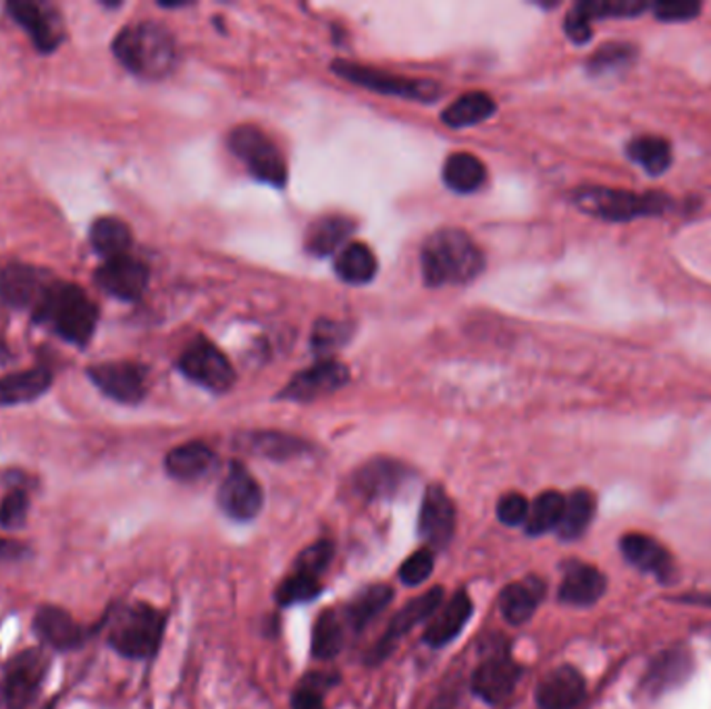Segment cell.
I'll return each mask as SVG.
<instances>
[{"label": "cell", "instance_id": "cell-1", "mask_svg": "<svg viewBox=\"0 0 711 709\" xmlns=\"http://www.w3.org/2000/svg\"><path fill=\"white\" fill-rule=\"evenodd\" d=\"M421 264L431 288L464 286L483 271L485 257L464 231L441 229L422 246Z\"/></svg>", "mask_w": 711, "mask_h": 709}, {"label": "cell", "instance_id": "cell-2", "mask_svg": "<svg viewBox=\"0 0 711 709\" xmlns=\"http://www.w3.org/2000/svg\"><path fill=\"white\" fill-rule=\"evenodd\" d=\"M32 314L33 322L47 324L59 338L81 348L92 339L97 329V304L73 283H50Z\"/></svg>", "mask_w": 711, "mask_h": 709}, {"label": "cell", "instance_id": "cell-3", "mask_svg": "<svg viewBox=\"0 0 711 709\" xmlns=\"http://www.w3.org/2000/svg\"><path fill=\"white\" fill-rule=\"evenodd\" d=\"M113 52L123 67L144 80H161L178 59L173 36L154 21L123 28L114 38Z\"/></svg>", "mask_w": 711, "mask_h": 709}, {"label": "cell", "instance_id": "cell-4", "mask_svg": "<svg viewBox=\"0 0 711 709\" xmlns=\"http://www.w3.org/2000/svg\"><path fill=\"white\" fill-rule=\"evenodd\" d=\"M164 616L150 606L136 603L117 612L109 630V643L126 658L146 660L159 651Z\"/></svg>", "mask_w": 711, "mask_h": 709}, {"label": "cell", "instance_id": "cell-5", "mask_svg": "<svg viewBox=\"0 0 711 709\" xmlns=\"http://www.w3.org/2000/svg\"><path fill=\"white\" fill-rule=\"evenodd\" d=\"M579 209L605 221H631L641 214H660L670 207V198L663 193H632L610 188H581L574 193Z\"/></svg>", "mask_w": 711, "mask_h": 709}, {"label": "cell", "instance_id": "cell-6", "mask_svg": "<svg viewBox=\"0 0 711 709\" xmlns=\"http://www.w3.org/2000/svg\"><path fill=\"white\" fill-rule=\"evenodd\" d=\"M229 148L248 167V171L254 178L271 186L286 183L288 179L286 159L262 129L254 126H240L233 129L229 136Z\"/></svg>", "mask_w": 711, "mask_h": 709}, {"label": "cell", "instance_id": "cell-7", "mask_svg": "<svg viewBox=\"0 0 711 709\" xmlns=\"http://www.w3.org/2000/svg\"><path fill=\"white\" fill-rule=\"evenodd\" d=\"M49 670L42 651L26 649L17 653L2 670L0 678V709L30 708Z\"/></svg>", "mask_w": 711, "mask_h": 709}, {"label": "cell", "instance_id": "cell-8", "mask_svg": "<svg viewBox=\"0 0 711 709\" xmlns=\"http://www.w3.org/2000/svg\"><path fill=\"white\" fill-rule=\"evenodd\" d=\"M179 371L214 393H223L236 381V371L229 358L207 338L194 339L186 348L179 358Z\"/></svg>", "mask_w": 711, "mask_h": 709}, {"label": "cell", "instance_id": "cell-9", "mask_svg": "<svg viewBox=\"0 0 711 709\" xmlns=\"http://www.w3.org/2000/svg\"><path fill=\"white\" fill-rule=\"evenodd\" d=\"M333 71L356 86H362L372 92L389 94V97L414 98V100L431 102L441 92L435 81L408 80V78L391 76L385 71H377L364 64L348 63V61H336Z\"/></svg>", "mask_w": 711, "mask_h": 709}, {"label": "cell", "instance_id": "cell-10", "mask_svg": "<svg viewBox=\"0 0 711 709\" xmlns=\"http://www.w3.org/2000/svg\"><path fill=\"white\" fill-rule=\"evenodd\" d=\"M7 13L13 17L26 32L30 33L38 52H52L66 40V30L59 11L49 2L33 0H11L7 2Z\"/></svg>", "mask_w": 711, "mask_h": 709}, {"label": "cell", "instance_id": "cell-11", "mask_svg": "<svg viewBox=\"0 0 711 709\" xmlns=\"http://www.w3.org/2000/svg\"><path fill=\"white\" fill-rule=\"evenodd\" d=\"M92 383L114 402L138 403L146 396V369L136 362H104L88 369Z\"/></svg>", "mask_w": 711, "mask_h": 709}, {"label": "cell", "instance_id": "cell-12", "mask_svg": "<svg viewBox=\"0 0 711 709\" xmlns=\"http://www.w3.org/2000/svg\"><path fill=\"white\" fill-rule=\"evenodd\" d=\"M262 489L248 468L233 462L219 487V506L233 520H252L262 508Z\"/></svg>", "mask_w": 711, "mask_h": 709}, {"label": "cell", "instance_id": "cell-13", "mask_svg": "<svg viewBox=\"0 0 711 709\" xmlns=\"http://www.w3.org/2000/svg\"><path fill=\"white\" fill-rule=\"evenodd\" d=\"M443 601V589H431L424 596L417 597L412 601H408L400 612L395 613L389 622L385 635L379 639V643L371 651V661H383L391 656V651L395 649V645L400 643V639L414 629L417 625L424 622L427 618H431L437 610L441 608Z\"/></svg>", "mask_w": 711, "mask_h": 709}, {"label": "cell", "instance_id": "cell-14", "mask_svg": "<svg viewBox=\"0 0 711 709\" xmlns=\"http://www.w3.org/2000/svg\"><path fill=\"white\" fill-rule=\"evenodd\" d=\"M94 279L98 288H102L114 298L136 302L144 296L150 273L142 260L123 254V257L111 258L102 267H98Z\"/></svg>", "mask_w": 711, "mask_h": 709}, {"label": "cell", "instance_id": "cell-15", "mask_svg": "<svg viewBox=\"0 0 711 709\" xmlns=\"http://www.w3.org/2000/svg\"><path fill=\"white\" fill-rule=\"evenodd\" d=\"M348 379H350V372L341 362L323 360L312 369L298 372L279 393V398H286L291 402H312L338 391L348 383Z\"/></svg>", "mask_w": 711, "mask_h": 709}, {"label": "cell", "instance_id": "cell-16", "mask_svg": "<svg viewBox=\"0 0 711 709\" xmlns=\"http://www.w3.org/2000/svg\"><path fill=\"white\" fill-rule=\"evenodd\" d=\"M455 531V508L443 487L431 485L424 491L419 515V532L427 546L443 549L452 541Z\"/></svg>", "mask_w": 711, "mask_h": 709}, {"label": "cell", "instance_id": "cell-17", "mask_svg": "<svg viewBox=\"0 0 711 709\" xmlns=\"http://www.w3.org/2000/svg\"><path fill=\"white\" fill-rule=\"evenodd\" d=\"M47 273L30 264H7L0 271V300L17 310H33L49 290Z\"/></svg>", "mask_w": 711, "mask_h": 709}, {"label": "cell", "instance_id": "cell-18", "mask_svg": "<svg viewBox=\"0 0 711 709\" xmlns=\"http://www.w3.org/2000/svg\"><path fill=\"white\" fill-rule=\"evenodd\" d=\"M522 677V668L505 653L487 658L472 675V691L485 703H501L510 697L518 680Z\"/></svg>", "mask_w": 711, "mask_h": 709}, {"label": "cell", "instance_id": "cell-19", "mask_svg": "<svg viewBox=\"0 0 711 709\" xmlns=\"http://www.w3.org/2000/svg\"><path fill=\"white\" fill-rule=\"evenodd\" d=\"M587 695V682L572 666L551 670L537 687V703L541 709H574Z\"/></svg>", "mask_w": 711, "mask_h": 709}, {"label": "cell", "instance_id": "cell-20", "mask_svg": "<svg viewBox=\"0 0 711 709\" xmlns=\"http://www.w3.org/2000/svg\"><path fill=\"white\" fill-rule=\"evenodd\" d=\"M622 556L637 570L653 575L660 580H670L674 572V560L662 543L643 532H629L620 539Z\"/></svg>", "mask_w": 711, "mask_h": 709}, {"label": "cell", "instance_id": "cell-21", "mask_svg": "<svg viewBox=\"0 0 711 709\" xmlns=\"http://www.w3.org/2000/svg\"><path fill=\"white\" fill-rule=\"evenodd\" d=\"M405 479L408 470L404 465L388 458H377L356 472L354 487L360 496L369 500H388L402 489Z\"/></svg>", "mask_w": 711, "mask_h": 709}, {"label": "cell", "instance_id": "cell-22", "mask_svg": "<svg viewBox=\"0 0 711 709\" xmlns=\"http://www.w3.org/2000/svg\"><path fill=\"white\" fill-rule=\"evenodd\" d=\"M693 670L691 653L684 647H672L660 653L647 668L641 689L647 695H662L682 685Z\"/></svg>", "mask_w": 711, "mask_h": 709}, {"label": "cell", "instance_id": "cell-23", "mask_svg": "<svg viewBox=\"0 0 711 709\" xmlns=\"http://www.w3.org/2000/svg\"><path fill=\"white\" fill-rule=\"evenodd\" d=\"M608 580L595 566L574 562L567 568V575L560 585V599L568 606L587 608L598 603L605 593Z\"/></svg>", "mask_w": 711, "mask_h": 709}, {"label": "cell", "instance_id": "cell-24", "mask_svg": "<svg viewBox=\"0 0 711 709\" xmlns=\"http://www.w3.org/2000/svg\"><path fill=\"white\" fill-rule=\"evenodd\" d=\"M33 629L44 643H49L59 651L73 649L83 641V630L80 625L66 610L54 606H44L38 610L33 618Z\"/></svg>", "mask_w": 711, "mask_h": 709}, {"label": "cell", "instance_id": "cell-25", "mask_svg": "<svg viewBox=\"0 0 711 709\" xmlns=\"http://www.w3.org/2000/svg\"><path fill=\"white\" fill-rule=\"evenodd\" d=\"M470 613H472V603H470L469 596L462 591L455 593L441 610H437L433 622L429 625V629L424 630V643L431 645V647L452 643L453 639L467 627Z\"/></svg>", "mask_w": 711, "mask_h": 709}, {"label": "cell", "instance_id": "cell-26", "mask_svg": "<svg viewBox=\"0 0 711 709\" xmlns=\"http://www.w3.org/2000/svg\"><path fill=\"white\" fill-rule=\"evenodd\" d=\"M217 465V456L200 441L183 443L167 453L164 468L178 481H198L207 477Z\"/></svg>", "mask_w": 711, "mask_h": 709}, {"label": "cell", "instance_id": "cell-27", "mask_svg": "<svg viewBox=\"0 0 711 709\" xmlns=\"http://www.w3.org/2000/svg\"><path fill=\"white\" fill-rule=\"evenodd\" d=\"M543 582L539 579L520 580L508 585L500 596L501 616L514 625H527L543 599Z\"/></svg>", "mask_w": 711, "mask_h": 709}, {"label": "cell", "instance_id": "cell-28", "mask_svg": "<svg viewBox=\"0 0 711 709\" xmlns=\"http://www.w3.org/2000/svg\"><path fill=\"white\" fill-rule=\"evenodd\" d=\"M52 383V372L47 365L30 371L11 372L0 377V406L33 402Z\"/></svg>", "mask_w": 711, "mask_h": 709}, {"label": "cell", "instance_id": "cell-29", "mask_svg": "<svg viewBox=\"0 0 711 709\" xmlns=\"http://www.w3.org/2000/svg\"><path fill=\"white\" fill-rule=\"evenodd\" d=\"M354 221L348 217H324L308 229L307 250L314 257H329L352 236Z\"/></svg>", "mask_w": 711, "mask_h": 709}, {"label": "cell", "instance_id": "cell-30", "mask_svg": "<svg viewBox=\"0 0 711 709\" xmlns=\"http://www.w3.org/2000/svg\"><path fill=\"white\" fill-rule=\"evenodd\" d=\"M90 243L107 260L123 257L131 246V229L117 217H102L90 227Z\"/></svg>", "mask_w": 711, "mask_h": 709}, {"label": "cell", "instance_id": "cell-31", "mask_svg": "<svg viewBox=\"0 0 711 709\" xmlns=\"http://www.w3.org/2000/svg\"><path fill=\"white\" fill-rule=\"evenodd\" d=\"M485 164L470 152H455L443 167V181L453 192H474L485 183Z\"/></svg>", "mask_w": 711, "mask_h": 709}, {"label": "cell", "instance_id": "cell-32", "mask_svg": "<svg viewBox=\"0 0 711 709\" xmlns=\"http://www.w3.org/2000/svg\"><path fill=\"white\" fill-rule=\"evenodd\" d=\"M495 113V100L485 92H469L464 97L452 102L443 114V123L450 128H469L477 126L481 121H487L491 114Z\"/></svg>", "mask_w": 711, "mask_h": 709}, {"label": "cell", "instance_id": "cell-33", "mask_svg": "<svg viewBox=\"0 0 711 709\" xmlns=\"http://www.w3.org/2000/svg\"><path fill=\"white\" fill-rule=\"evenodd\" d=\"M595 515V498L587 489H577L572 496H568L564 515L560 520V527L555 529L564 541H574L589 529Z\"/></svg>", "mask_w": 711, "mask_h": 709}, {"label": "cell", "instance_id": "cell-34", "mask_svg": "<svg viewBox=\"0 0 711 709\" xmlns=\"http://www.w3.org/2000/svg\"><path fill=\"white\" fill-rule=\"evenodd\" d=\"M336 271L343 281L362 286V283H369L371 279H374L377 258L367 243H350L341 250L340 258L336 262Z\"/></svg>", "mask_w": 711, "mask_h": 709}, {"label": "cell", "instance_id": "cell-35", "mask_svg": "<svg viewBox=\"0 0 711 709\" xmlns=\"http://www.w3.org/2000/svg\"><path fill=\"white\" fill-rule=\"evenodd\" d=\"M393 599V589L388 585H372L364 589L348 608V622L354 630H362L379 613L383 612Z\"/></svg>", "mask_w": 711, "mask_h": 709}, {"label": "cell", "instance_id": "cell-36", "mask_svg": "<svg viewBox=\"0 0 711 709\" xmlns=\"http://www.w3.org/2000/svg\"><path fill=\"white\" fill-rule=\"evenodd\" d=\"M629 157L647 173L660 176L672 162V148L660 136H639L629 144Z\"/></svg>", "mask_w": 711, "mask_h": 709}, {"label": "cell", "instance_id": "cell-37", "mask_svg": "<svg viewBox=\"0 0 711 709\" xmlns=\"http://www.w3.org/2000/svg\"><path fill=\"white\" fill-rule=\"evenodd\" d=\"M567 498L558 491H545L531 503L529 518H527V531L529 535H545L555 531L560 527V520L564 515Z\"/></svg>", "mask_w": 711, "mask_h": 709}, {"label": "cell", "instance_id": "cell-38", "mask_svg": "<svg viewBox=\"0 0 711 709\" xmlns=\"http://www.w3.org/2000/svg\"><path fill=\"white\" fill-rule=\"evenodd\" d=\"M343 647V627L333 610L321 613L312 629V656L319 660L336 658Z\"/></svg>", "mask_w": 711, "mask_h": 709}, {"label": "cell", "instance_id": "cell-39", "mask_svg": "<svg viewBox=\"0 0 711 709\" xmlns=\"http://www.w3.org/2000/svg\"><path fill=\"white\" fill-rule=\"evenodd\" d=\"M242 443L246 450L267 456L271 460L293 458L307 450V446L300 439L281 436V433H252L242 439Z\"/></svg>", "mask_w": 711, "mask_h": 709}, {"label": "cell", "instance_id": "cell-40", "mask_svg": "<svg viewBox=\"0 0 711 709\" xmlns=\"http://www.w3.org/2000/svg\"><path fill=\"white\" fill-rule=\"evenodd\" d=\"M321 593V582L314 577L293 572L291 577L281 582L277 589V601L281 606H293V603H304Z\"/></svg>", "mask_w": 711, "mask_h": 709}, {"label": "cell", "instance_id": "cell-41", "mask_svg": "<svg viewBox=\"0 0 711 709\" xmlns=\"http://www.w3.org/2000/svg\"><path fill=\"white\" fill-rule=\"evenodd\" d=\"M352 336V329L348 324L338 321H323L317 322L314 327V333H312V346L317 352L321 354H329L333 350L341 348L348 339Z\"/></svg>", "mask_w": 711, "mask_h": 709}, {"label": "cell", "instance_id": "cell-42", "mask_svg": "<svg viewBox=\"0 0 711 709\" xmlns=\"http://www.w3.org/2000/svg\"><path fill=\"white\" fill-rule=\"evenodd\" d=\"M333 546L329 541H319L314 546L304 549L298 560H296V570L293 572H300V575H308V577H314L319 579V575L323 572L327 566L331 565L333 560Z\"/></svg>", "mask_w": 711, "mask_h": 709}, {"label": "cell", "instance_id": "cell-43", "mask_svg": "<svg viewBox=\"0 0 711 709\" xmlns=\"http://www.w3.org/2000/svg\"><path fill=\"white\" fill-rule=\"evenodd\" d=\"M433 566H435V560H433V551L431 549L414 551L400 568V579L408 587H417V585H422L424 580L431 577Z\"/></svg>", "mask_w": 711, "mask_h": 709}, {"label": "cell", "instance_id": "cell-44", "mask_svg": "<svg viewBox=\"0 0 711 709\" xmlns=\"http://www.w3.org/2000/svg\"><path fill=\"white\" fill-rule=\"evenodd\" d=\"M28 510H30V500L26 491L13 489L0 503V527L4 529L21 527L28 518Z\"/></svg>", "mask_w": 711, "mask_h": 709}, {"label": "cell", "instance_id": "cell-45", "mask_svg": "<svg viewBox=\"0 0 711 709\" xmlns=\"http://www.w3.org/2000/svg\"><path fill=\"white\" fill-rule=\"evenodd\" d=\"M632 54L634 50L629 44H608L595 52V57L589 61V67L591 71H598V73L612 71L615 67L631 63Z\"/></svg>", "mask_w": 711, "mask_h": 709}, {"label": "cell", "instance_id": "cell-46", "mask_svg": "<svg viewBox=\"0 0 711 709\" xmlns=\"http://www.w3.org/2000/svg\"><path fill=\"white\" fill-rule=\"evenodd\" d=\"M529 510H531V503L527 501L524 496L508 493L498 503V518H500L501 525H505V527H520V525L527 522Z\"/></svg>", "mask_w": 711, "mask_h": 709}, {"label": "cell", "instance_id": "cell-47", "mask_svg": "<svg viewBox=\"0 0 711 709\" xmlns=\"http://www.w3.org/2000/svg\"><path fill=\"white\" fill-rule=\"evenodd\" d=\"M701 11V4L693 0H662L653 4V13L662 21H689Z\"/></svg>", "mask_w": 711, "mask_h": 709}, {"label": "cell", "instance_id": "cell-48", "mask_svg": "<svg viewBox=\"0 0 711 709\" xmlns=\"http://www.w3.org/2000/svg\"><path fill=\"white\" fill-rule=\"evenodd\" d=\"M564 30H567L568 38L574 40L577 44H584L591 40V19L582 11L581 4H574L572 11L568 13Z\"/></svg>", "mask_w": 711, "mask_h": 709}, {"label": "cell", "instance_id": "cell-49", "mask_svg": "<svg viewBox=\"0 0 711 709\" xmlns=\"http://www.w3.org/2000/svg\"><path fill=\"white\" fill-rule=\"evenodd\" d=\"M293 709H324L319 689L310 687L308 682L307 687L298 689V693L293 695Z\"/></svg>", "mask_w": 711, "mask_h": 709}, {"label": "cell", "instance_id": "cell-50", "mask_svg": "<svg viewBox=\"0 0 711 709\" xmlns=\"http://www.w3.org/2000/svg\"><path fill=\"white\" fill-rule=\"evenodd\" d=\"M0 556H17V546H11L9 541L0 539Z\"/></svg>", "mask_w": 711, "mask_h": 709}, {"label": "cell", "instance_id": "cell-51", "mask_svg": "<svg viewBox=\"0 0 711 709\" xmlns=\"http://www.w3.org/2000/svg\"><path fill=\"white\" fill-rule=\"evenodd\" d=\"M0 360H2V362H4V360H11V352H9V348H7L2 336H0Z\"/></svg>", "mask_w": 711, "mask_h": 709}]
</instances>
